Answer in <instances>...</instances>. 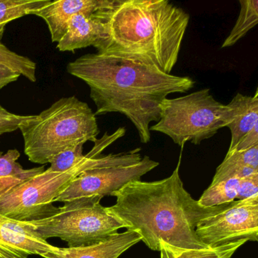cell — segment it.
Masks as SVG:
<instances>
[{
  "instance_id": "6da1fadb",
  "label": "cell",
  "mask_w": 258,
  "mask_h": 258,
  "mask_svg": "<svg viewBox=\"0 0 258 258\" xmlns=\"http://www.w3.org/2000/svg\"><path fill=\"white\" fill-rule=\"evenodd\" d=\"M67 71L90 87L96 116L123 114L144 144L152 137L150 123L159 120L162 101L169 95L189 91L196 83L189 77L168 75L153 66L99 52L69 63Z\"/></svg>"
},
{
  "instance_id": "e0dca14e",
  "label": "cell",
  "mask_w": 258,
  "mask_h": 258,
  "mask_svg": "<svg viewBox=\"0 0 258 258\" xmlns=\"http://www.w3.org/2000/svg\"><path fill=\"white\" fill-rule=\"evenodd\" d=\"M3 36L0 35V40ZM37 64L31 58L19 55L0 43V90L11 83L25 77L31 82H36Z\"/></svg>"
},
{
  "instance_id": "7402d4cb",
  "label": "cell",
  "mask_w": 258,
  "mask_h": 258,
  "mask_svg": "<svg viewBox=\"0 0 258 258\" xmlns=\"http://www.w3.org/2000/svg\"><path fill=\"white\" fill-rule=\"evenodd\" d=\"M83 145H79L55 155L49 161V170L55 173H63L73 168L85 159L86 155L83 154Z\"/></svg>"
},
{
  "instance_id": "9a60e30c",
  "label": "cell",
  "mask_w": 258,
  "mask_h": 258,
  "mask_svg": "<svg viewBox=\"0 0 258 258\" xmlns=\"http://www.w3.org/2000/svg\"><path fill=\"white\" fill-rule=\"evenodd\" d=\"M258 173V146L241 152L226 154L211 183L229 179H242Z\"/></svg>"
},
{
  "instance_id": "5b68a950",
  "label": "cell",
  "mask_w": 258,
  "mask_h": 258,
  "mask_svg": "<svg viewBox=\"0 0 258 258\" xmlns=\"http://www.w3.org/2000/svg\"><path fill=\"white\" fill-rule=\"evenodd\" d=\"M24 152L31 162L46 164L67 149L87 142L96 143L99 134L96 114L75 96L64 97L19 126Z\"/></svg>"
},
{
  "instance_id": "9c48e42d",
  "label": "cell",
  "mask_w": 258,
  "mask_h": 258,
  "mask_svg": "<svg viewBox=\"0 0 258 258\" xmlns=\"http://www.w3.org/2000/svg\"><path fill=\"white\" fill-rule=\"evenodd\" d=\"M159 165L145 155L140 162L127 165L108 166L90 169L78 175L53 201L66 202L78 198L111 196L128 182L142 176Z\"/></svg>"
},
{
  "instance_id": "8992f818",
  "label": "cell",
  "mask_w": 258,
  "mask_h": 258,
  "mask_svg": "<svg viewBox=\"0 0 258 258\" xmlns=\"http://www.w3.org/2000/svg\"><path fill=\"white\" fill-rule=\"evenodd\" d=\"M160 110L159 120L150 131L170 137L182 150L185 143L197 146L226 127V105L216 100L208 88L182 97L166 98Z\"/></svg>"
},
{
  "instance_id": "3957f363",
  "label": "cell",
  "mask_w": 258,
  "mask_h": 258,
  "mask_svg": "<svg viewBox=\"0 0 258 258\" xmlns=\"http://www.w3.org/2000/svg\"><path fill=\"white\" fill-rule=\"evenodd\" d=\"M96 13L104 26L97 52L171 74L189 23L186 12L168 0H110Z\"/></svg>"
},
{
  "instance_id": "4fadbf2b",
  "label": "cell",
  "mask_w": 258,
  "mask_h": 258,
  "mask_svg": "<svg viewBox=\"0 0 258 258\" xmlns=\"http://www.w3.org/2000/svg\"><path fill=\"white\" fill-rule=\"evenodd\" d=\"M226 106V127L231 132L230 146L227 152H230L240 140L258 124L257 89L252 96L237 93Z\"/></svg>"
},
{
  "instance_id": "ffe728a7",
  "label": "cell",
  "mask_w": 258,
  "mask_h": 258,
  "mask_svg": "<svg viewBox=\"0 0 258 258\" xmlns=\"http://www.w3.org/2000/svg\"><path fill=\"white\" fill-rule=\"evenodd\" d=\"M50 0H0V35L10 22L49 4Z\"/></svg>"
},
{
  "instance_id": "d4e9b609",
  "label": "cell",
  "mask_w": 258,
  "mask_h": 258,
  "mask_svg": "<svg viewBox=\"0 0 258 258\" xmlns=\"http://www.w3.org/2000/svg\"><path fill=\"white\" fill-rule=\"evenodd\" d=\"M256 146H258V124L255 125L254 127L240 140L232 152L227 153L247 150Z\"/></svg>"
},
{
  "instance_id": "277c9868",
  "label": "cell",
  "mask_w": 258,
  "mask_h": 258,
  "mask_svg": "<svg viewBox=\"0 0 258 258\" xmlns=\"http://www.w3.org/2000/svg\"><path fill=\"white\" fill-rule=\"evenodd\" d=\"M116 141L114 135L105 134L86 155L85 159L63 173L49 168L25 181L0 199V214L21 222H35L59 212L53 201L69 186L75 177L85 170L108 166L127 165L141 161V149L99 156L104 149Z\"/></svg>"
},
{
  "instance_id": "44dd1931",
  "label": "cell",
  "mask_w": 258,
  "mask_h": 258,
  "mask_svg": "<svg viewBox=\"0 0 258 258\" xmlns=\"http://www.w3.org/2000/svg\"><path fill=\"white\" fill-rule=\"evenodd\" d=\"M239 179H229L211 183L198 202L202 206L206 208L234 202L238 195Z\"/></svg>"
},
{
  "instance_id": "52a82bcc",
  "label": "cell",
  "mask_w": 258,
  "mask_h": 258,
  "mask_svg": "<svg viewBox=\"0 0 258 258\" xmlns=\"http://www.w3.org/2000/svg\"><path fill=\"white\" fill-rule=\"evenodd\" d=\"M99 196L78 198L64 202L59 212L35 222H26L42 238H61L68 247L92 245L109 238L126 224L101 205Z\"/></svg>"
},
{
  "instance_id": "8fae6325",
  "label": "cell",
  "mask_w": 258,
  "mask_h": 258,
  "mask_svg": "<svg viewBox=\"0 0 258 258\" xmlns=\"http://www.w3.org/2000/svg\"><path fill=\"white\" fill-rule=\"evenodd\" d=\"M110 0H60L52 1L38 10L31 12L44 19L47 24L51 39L58 43L67 31L71 19L79 13H94L105 8Z\"/></svg>"
},
{
  "instance_id": "7c38bea8",
  "label": "cell",
  "mask_w": 258,
  "mask_h": 258,
  "mask_svg": "<svg viewBox=\"0 0 258 258\" xmlns=\"http://www.w3.org/2000/svg\"><path fill=\"white\" fill-rule=\"evenodd\" d=\"M135 231L117 232L92 245L78 247H58L41 256L44 258H118L122 253L141 241Z\"/></svg>"
},
{
  "instance_id": "7a4b0ae2",
  "label": "cell",
  "mask_w": 258,
  "mask_h": 258,
  "mask_svg": "<svg viewBox=\"0 0 258 258\" xmlns=\"http://www.w3.org/2000/svg\"><path fill=\"white\" fill-rule=\"evenodd\" d=\"M181 158L182 155L169 177L154 182L140 179L128 182L111 195L116 197V203L107 208L126 224V230L140 234L141 241L157 251L162 241L179 248H208L196 235V226L229 204L206 208L195 200L179 176Z\"/></svg>"
},
{
  "instance_id": "603a6c76",
  "label": "cell",
  "mask_w": 258,
  "mask_h": 258,
  "mask_svg": "<svg viewBox=\"0 0 258 258\" xmlns=\"http://www.w3.org/2000/svg\"><path fill=\"white\" fill-rule=\"evenodd\" d=\"M32 116L13 114L0 105V135L17 131L23 122L29 120Z\"/></svg>"
},
{
  "instance_id": "5bb4252c",
  "label": "cell",
  "mask_w": 258,
  "mask_h": 258,
  "mask_svg": "<svg viewBox=\"0 0 258 258\" xmlns=\"http://www.w3.org/2000/svg\"><path fill=\"white\" fill-rule=\"evenodd\" d=\"M104 35V26L97 13H79L71 19L67 31L57 45L61 52L95 46Z\"/></svg>"
},
{
  "instance_id": "cb8c5ba5",
  "label": "cell",
  "mask_w": 258,
  "mask_h": 258,
  "mask_svg": "<svg viewBox=\"0 0 258 258\" xmlns=\"http://www.w3.org/2000/svg\"><path fill=\"white\" fill-rule=\"evenodd\" d=\"M256 195H258V173L239 179L236 197L238 201L244 200Z\"/></svg>"
},
{
  "instance_id": "30bf717a",
  "label": "cell",
  "mask_w": 258,
  "mask_h": 258,
  "mask_svg": "<svg viewBox=\"0 0 258 258\" xmlns=\"http://www.w3.org/2000/svg\"><path fill=\"white\" fill-rule=\"evenodd\" d=\"M58 247L42 238L26 222L0 214V258H28L42 255Z\"/></svg>"
},
{
  "instance_id": "ac0fdd59",
  "label": "cell",
  "mask_w": 258,
  "mask_h": 258,
  "mask_svg": "<svg viewBox=\"0 0 258 258\" xmlns=\"http://www.w3.org/2000/svg\"><path fill=\"white\" fill-rule=\"evenodd\" d=\"M247 241V239H240L206 249L191 250L173 247L162 241L159 244L160 256L161 258H232L235 251Z\"/></svg>"
},
{
  "instance_id": "d6986e66",
  "label": "cell",
  "mask_w": 258,
  "mask_h": 258,
  "mask_svg": "<svg viewBox=\"0 0 258 258\" xmlns=\"http://www.w3.org/2000/svg\"><path fill=\"white\" fill-rule=\"evenodd\" d=\"M240 13L236 22L222 44V49L236 44L258 23V0H239Z\"/></svg>"
},
{
  "instance_id": "ba28073f",
  "label": "cell",
  "mask_w": 258,
  "mask_h": 258,
  "mask_svg": "<svg viewBox=\"0 0 258 258\" xmlns=\"http://www.w3.org/2000/svg\"><path fill=\"white\" fill-rule=\"evenodd\" d=\"M196 233L208 247L240 239L257 241L258 195L234 201L220 212L202 219L196 226Z\"/></svg>"
},
{
  "instance_id": "2e32d148",
  "label": "cell",
  "mask_w": 258,
  "mask_h": 258,
  "mask_svg": "<svg viewBox=\"0 0 258 258\" xmlns=\"http://www.w3.org/2000/svg\"><path fill=\"white\" fill-rule=\"evenodd\" d=\"M20 156L17 149H10L7 153L0 152V199L18 185L45 170L44 166L24 169L17 161Z\"/></svg>"
}]
</instances>
